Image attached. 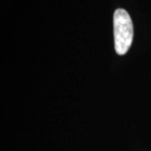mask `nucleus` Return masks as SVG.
Instances as JSON below:
<instances>
[{
    "mask_svg": "<svg viewBox=\"0 0 151 151\" xmlns=\"http://www.w3.org/2000/svg\"><path fill=\"white\" fill-rule=\"evenodd\" d=\"M114 48L118 55H125L133 42L134 26L127 11L118 9L113 14Z\"/></svg>",
    "mask_w": 151,
    "mask_h": 151,
    "instance_id": "f257e3e1",
    "label": "nucleus"
}]
</instances>
